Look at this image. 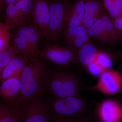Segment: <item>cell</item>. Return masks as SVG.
Segmentation results:
<instances>
[{"instance_id":"obj_29","label":"cell","mask_w":122,"mask_h":122,"mask_svg":"<svg viewBox=\"0 0 122 122\" xmlns=\"http://www.w3.org/2000/svg\"><path fill=\"white\" fill-rule=\"evenodd\" d=\"M5 0H0V9L1 12H2L4 10L5 6Z\"/></svg>"},{"instance_id":"obj_7","label":"cell","mask_w":122,"mask_h":122,"mask_svg":"<svg viewBox=\"0 0 122 122\" xmlns=\"http://www.w3.org/2000/svg\"><path fill=\"white\" fill-rule=\"evenodd\" d=\"M110 17L104 11L93 25L87 29L89 36L107 43H113L122 39V34L115 28Z\"/></svg>"},{"instance_id":"obj_18","label":"cell","mask_w":122,"mask_h":122,"mask_svg":"<svg viewBox=\"0 0 122 122\" xmlns=\"http://www.w3.org/2000/svg\"><path fill=\"white\" fill-rule=\"evenodd\" d=\"M98 52L94 46L87 42L78 50L77 62L87 67L95 60Z\"/></svg>"},{"instance_id":"obj_6","label":"cell","mask_w":122,"mask_h":122,"mask_svg":"<svg viewBox=\"0 0 122 122\" xmlns=\"http://www.w3.org/2000/svg\"><path fill=\"white\" fill-rule=\"evenodd\" d=\"M78 51L72 46H61L57 45L46 44L40 56L47 61L68 69L77 61Z\"/></svg>"},{"instance_id":"obj_5","label":"cell","mask_w":122,"mask_h":122,"mask_svg":"<svg viewBox=\"0 0 122 122\" xmlns=\"http://www.w3.org/2000/svg\"><path fill=\"white\" fill-rule=\"evenodd\" d=\"M33 0H20L5 7V26L10 30L17 29L30 24Z\"/></svg>"},{"instance_id":"obj_3","label":"cell","mask_w":122,"mask_h":122,"mask_svg":"<svg viewBox=\"0 0 122 122\" xmlns=\"http://www.w3.org/2000/svg\"><path fill=\"white\" fill-rule=\"evenodd\" d=\"M52 109V121L57 119H71L85 116L88 103L81 96L63 98L53 97L50 100Z\"/></svg>"},{"instance_id":"obj_8","label":"cell","mask_w":122,"mask_h":122,"mask_svg":"<svg viewBox=\"0 0 122 122\" xmlns=\"http://www.w3.org/2000/svg\"><path fill=\"white\" fill-rule=\"evenodd\" d=\"M49 5V18L48 30L45 37L49 41H55L59 37L63 25L66 6L63 2L54 1Z\"/></svg>"},{"instance_id":"obj_13","label":"cell","mask_w":122,"mask_h":122,"mask_svg":"<svg viewBox=\"0 0 122 122\" xmlns=\"http://www.w3.org/2000/svg\"><path fill=\"white\" fill-rule=\"evenodd\" d=\"M0 87V97L1 101L11 106L20 93V77L10 78L3 81Z\"/></svg>"},{"instance_id":"obj_12","label":"cell","mask_w":122,"mask_h":122,"mask_svg":"<svg viewBox=\"0 0 122 122\" xmlns=\"http://www.w3.org/2000/svg\"><path fill=\"white\" fill-rule=\"evenodd\" d=\"M49 14V5L47 0H33L32 18H35L43 37L47 33Z\"/></svg>"},{"instance_id":"obj_31","label":"cell","mask_w":122,"mask_h":122,"mask_svg":"<svg viewBox=\"0 0 122 122\" xmlns=\"http://www.w3.org/2000/svg\"></svg>"},{"instance_id":"obj_10","label":"cell","mask_w":122,"mask_h":122,"mask_svg":"<svg viewBox=\"0 0 122 122\" xmlns=\"http://www.w3.org/2000/svg\"><path fill=\"white\" fill-rule=\"evenodd\" d=\"M96 113L99 122H122V107L116 99L102 101L97 107Z\"/></svg>"},{"instance_id":"obj_27","label":"cell","mask_w":122,"mask_h":122,"mask_svg":"<svg viewBox=\"0 0 122 122\" xmlns=\"http://www.w3.org/2000/svg\"><path fill=\"white\" fill-rule=\"evenodd\" d=\"M115 28L122 34V15L112 20Z\"/></svg>"},{"instance_id":"obj_17","label":"cell","mask_w":122,"mask_h":122,"mask_svg":"<svg viewBox=\"0 0 122 122\" xmlns=\"http://www.w3.org/2000/svg\"><path fill=\"white\" fill-rule=\"evenodd\" d=\"M106 9L99 0H86L83 25L88 29L98 19Z\"/></svg>"},{"instance_id":"obj_1","label":"cell","mask_w":122,"mask_h":122,"mask_svg":"<svg viewBox=\"0 0 122 122\" xmlns=\"http://www.w3.org/2000/svg\"><path fill=\"white\" fill-rule=\"evenodd\" d=\"M48 65L41 57H33L25 65L20 76V88L17 98L11 106L24 100L42 96L46 92Z\"/></svg>"},{"instance_id":"obj_16","label":"cell","mask_w":122,"mask_h":122,"mask_svg":"<svg viewBox=\"0 0 122 122\" xmlns=\"http://www.w3.org/2000/svg\"><path fill=\"white\" fill-rule=\"evenodd\" d=\"M86 0H77L70 7H66L64 22L68 27H76L83 25Z\"/></svg>"},{"instance_id":"obj_9","label":"cell","mask_w":122,"mask_h":122,"mask_svg":"<svg viewBox=\"0 0 122 122\" xmlns=\"http://www.w3.org/2000/svg\"><path fill=\"white\" fill-rule=\"evenodd\" d=\"M122 76L116 71L106 70L100 76L95 89L102 93L114 95L117 93L122 89Z\"/></svg>"},{"instance_id":"obj_25","label":"cell","mask_w":122,"mask_h":122,"mask_svg":"<svg viewBox=\"0 0 122 122\" xmlns=\"http://www.w3.org/2000/svg\"><path fill=\"white\" fill-rule=\"evenodd\" d=\"M86 67L90 73L94 76H99L105 71L95 60L89 64Z\"/></svg>"},{"instance_id":"obj_28","label":"cell","mask_w":122,"mask_h":122,"mask_svg":"<svg viewBox=\"0 0 122 122\" xmlns=\"http://www.w3.org/2000/svg\"><path fill=\"white\" fill-rule=\"evenodd\" d=\"M20 0H5V7H7L9 5L11 4H15L16 2H17Z\"/></svg>"},{"instance_id":"obj_11","label":"cell","mask_w":122,"mask_h":122,"mask_svg":"<svg viewBox=\"0 0 122 122\" xmlns=\"http://www.w3.org/2000/svg\"><path fill=\"white\" fill-rule=\"evenodd\" d=\"M25 39L28 45L31 55L34 58L40 57L41 51L39 50V39L42 34L39 30L34 18L30 24L16 29Z\"/></svg>"},{"instance_id":"obj_24","label":"cell","mask_w":122,"mask_h":122,"mask_svg":"<svg viewBox=\"0 0 122 122\" xmlns=\"http://www.w3.org/2000/svg\"><path fill=\"white\" fill-rule=\"evenodd\" d=\"M94 60L104 71L110 69L112 66L110 57L105 52L99 51Z\"/></svg>"},{"instance_id":"obj_22","label":"cell","mask_w":122,"mask_h":122,"mask_svg":"<svg viewBox=\"0 0 122 122\" xmlns=\"http://www.w3.org/2000/svg\"><path fill=\"white\" fill-rule=\"evenodd\" d=\"M103 1L106 10L112 19L122 15V0Z\"/></svg>"},{"instance_id":"obj_21","label":"cell","mask_w":122,"mask_h":122,"mask_svg":"<svg viewBox=\"0 0 122 122\" xmlns=\"http://www.w3.org/2000/svg\"><path fill=\"white\" fill-rule=\"evenodd\" d=\"M19 54L11 42L8 48L0 53V73Z\"/></svg>"},{"instance_id":"obj_15","label":"cell","mask_w":122,"mask_h":122,"mask_svg":"<svg viewBox=\"0 0 122 122\" xmlns=\"http://www.w3.org/2000/svg\"><path fill=\"white\" fill-rule=\"evenodd\" d=\"M87 29L83 25L76 27H68L64 33L66 44L78 51L83 45L88 42Z\"/></svg>"},{"instance_id":"obj_14","label":"cell","mask_w":122,"mask_h":122,"mask_svg":"<svg viewBox=\"0 0 122 122\" xmlns=\"http://www.w3.org/2000/svg\"><path fill=\"white\" fill-rule=\"evenodd\" d=\"M33 57L27 55H18L0 73V82L13 77H20L22 70Z\"/></svg>"},{"instance_id":"obj_23","label":"cell","mask_w":122,"mask_h":122,"mask_svg":"<svg viewBox=\"0 0 122 122\" xmlns=\"http://www.w3.org/2000/svg\"><path fill=\"white\" fill-rule=\"evenodd\" d=\"M12 34L5 23L0 22V53L8 48L12 41Z\"/></svg>"},{"instance_id":"obj_19","label":"cell","mask_w":122,"mask_h":122,"mask_svg":"<svg viewBox=\"0 0 122 122\" xmlns=\"http://www.w3.org/2000/svg\"><path fill=\"white\" fill-rule=\"evenodd\" d=\"M0 122H21L19 108L0 103Z\"/></svg>"},{"instance_id":"obj_30","label":"cell","mask_w":122,"mask_h":122,"mask_svg":"<svg viewBox=\"0 0 122 122\" xmlns=\"http://www.w3.org/2000/svg\"><path fill=\"white\" fill-rule=\"evenodd\" d=\"M118 102L120 103V105L122 107V90L120 91V94H119L117 98L116 99Z\"/></svg>"},{"instance_id":"obj_2","label":"cell","mask_w":122,"mask_h":122,"mask_svg":"<svg viewBox=\"0 0 122 122\" xmlns=\"http://www.w3.org/2000/svg\"><path fill=\"white\" fill-rule=\"evenodd\" d=\"M65 69H48L46 76V92L55 97L81 96L85 87L78 76Z\"/></svg>"},{"instance_id":"obj_20","label":"cell","mask_w":122,"mask_h":122,"mask_svg":"<svg viewBox=\"0 0 122 122\" xmlns=\"http://www.w3.org/2000/svg\"><path fill=\"white\" fill-rule=\"evenodd\" d=\"M11 34L12 42L19 54L32 56L28 45L22 35L16 30Z\"/></svg>"},{"instance_id":"obj_4","label":"cell","mask_w":122,"mask_h":122,"mask_svg":"<svg viewBox=\"0 0 122 122\" xmlns=\"http://www.w3.org/2000/svg\"><path fill=\"white\" fill-rule=\"evenodd\" d=\"M17 106L20 110L21 122H49L52 120L51 107L42 96L26 99Z\"/></svg>"},{"instance_id":"obj_26","label":"cell","mask_w":122,"mask_h":122,"mask_svg":"<svg viewBox=\"0 0 122 122\" xmlns=\"http://www.w3.org/2000/svg\"><path fill=\"white\" fill-rule=\"evenodd\" d=\"M52 122H91V119L89 115H85L80 117L71 119H57Z\"/></svg>"}]
</instances>
